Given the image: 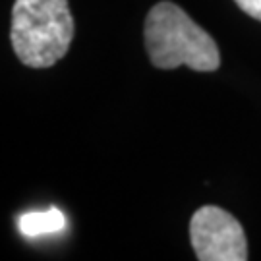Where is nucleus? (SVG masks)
I'll return each mask as SVG.
<instances>
[{"instance_id": "f257e3e1", "label": "nucleus", "mask_w": 261, "mask_h": 261, "mask_svg": "<svg viewBox=\"0 0 261 261\" xmlns=\"http://www.w3.org/2000/svg\"><path fill=\"white\" fill-rule=\"evenodd\" d=\"M151 64L161 70L188 66L194 72H215L221 53L215 39L174 2H157L143 25Z\"/></svg>"}, {"instance_id": "f03ea898", "label": "nucleus", "mask_w": 261, "mask_h": 261, "mask_svg": "<svg viewBox=\"0 0 261 261\" xmlns=\"http://www.w3.org/2000/svg\"><path fill=\"white\" fill-rule=\"evenodd\" d=\"M74 18L68 0H16L10 41L21 64L50 68L68 53Z\"/></svg>"}, {"instance_id": "7ed1b4c3", "label": "nucleus", "mask_w": 261, "mask_h": 261, "mask_svg": "<svg viewBox=\"0 0 261 261\" xmlns=\"http://www.w3.org/2000/svg\"><path fill=\"white\" fill-rule=\"evenodd\" d=\"M190 242L199 261L248 259V240L242 224L217 205H203L192 215Z\"/></svg>"}, {"instance_id": "20e7f679", "label": "nucleus", "mask_w": 261, "mask_h": 261, "mask_svg": "<svg viewBox=\"0 0 261 261\" xmlns=\"http://www.w3.org/2000/svg\"><path fill=\"white\" fill-rule=\"evenodd\" d=\"M66 226V217L60 209H47V211H31L19 219V230L28 238H37L45 234L60 232Z\"/></svg>"}, {"instance_id": "39448f33", "label": "nucleus", "mask_w": 261, "mask_h": 261, "mask_svg": "<svg viewBox=\"0 0 261 261\" xmlns=\"http://www.w3.org/2000/svg\"><path fill=\"white\" fill-rule=\"evenodd\" d=\"M242 12H246L250 18L261 21V0H234Z\"/></svg>"}]
</instances>
